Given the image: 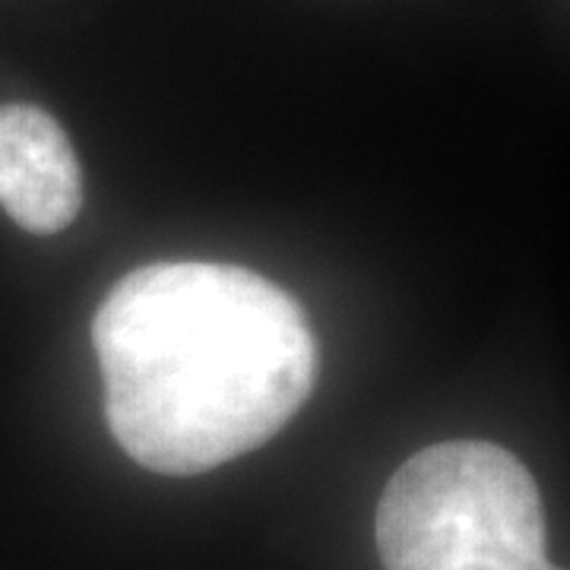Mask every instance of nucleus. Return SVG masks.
I'll list each match as a JSON object with an SVG mask.
<instances>
[{
	"label": "nucleus",
	"mask_w": 570,
	"mask_h": 570,
	"mask_svg": "<svg viewBox=\"0 0 570 570\" xmlns=\"http://www.w3.org/2000/svg\"><path fill=\"white\" fill-rule=\"evenodd\" d=\"M92 346L111 434L163 475H197L266 444L317 381L302 305L232 264L127 273L92 321Z\"/></svg>",
	"instance_id": "f257e3e1"
},
{
	"label": "nucleus",
	"mask_w": 570,
	"mask_h": 570,
	"mask_svg": "<svg viewBox=\"0 0 570 570\" xmlns=\"http://www.w3.org/2000/svg\"><path fill=\"white\" fill-rule=\"evenodd\" d=\"M384 570H564L546 554L535 479L489 441H448L409 456L377 508Z\"/></svg>",
	"instance_id": "f03ea898"
},
{
	"label": "nucleus",
	"mask_w": 570,
	"mask_h": 570,
	"mask_svg": "<svg viewBox=\"0 0 570 570\" xmlns=\"http://www.w3.org/2000/svg\"><path fill=\"white\" fill-rule=\"evenodd\" d=\"M0 206L36 235H55L80 213L77 153L36 105H0Z\"/></svg>",
	"instance_id": "7ed1b4c3"
}]
</instances>
